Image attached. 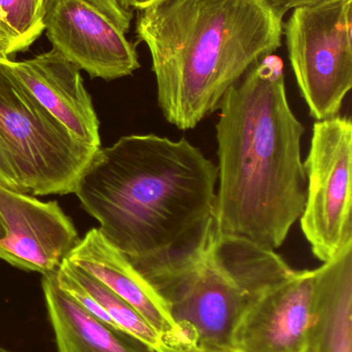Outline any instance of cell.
I'll return each instance as SVG.
<instances>
[{
  "label": "cell",
  "instance_id": "52a82bcc",
  "mask_svg": "<svg viewBox=\"0 0 352 352\" xmlns=\"http://www.w3.org/2000/svg\"><path fill=\"white\" fill-rule=\"evenodd\" d=\"M303 164L307 194L300 223L314 256L326 263L352 243L351 120L316 121Z\"/></svg>",
  "mask_w": 352,
  "mask_h": 352
},
{
  "label": "cell",
  "instance_id": "5bb4252c",
  "mask_svg": "<svg viewBox=\"0 0 352 352\" xmlns=\"http://www.w3.org/2000/svg\"><path fill=\"white\" fill-rule=\"evenodd\" d=\"M41 283L57 352H156L89 314L60 289L55 272L43 275Z\"/></svg>",
  "mask_w": 352,
  "mask_h": 352
},
{
  "label": "cell",
  "instance_id": "2e32d148",
  "mask_svg": "<svg viewBox=\"0 0 352 352\" xmlns=\"http://www.w3.org/2000/svg\"><path fill=\"white\" fill-rule=\"evenodd\" d=\"M45 0H0V59L27 51L45 32Z\"/></svg>",
  "mask_w": 352,
  "mask_h": 352
},
{
  "label": "cell",
  "instance_id": "603a6c76",
  "mask_svg": "<svg viewBox=\"0 0 352 352\" xmlns=\"http://www.w3.org/2000/svg\"><path fill=\"white\" fill-rule=\"evenodd\" d=\"M0 352H16V351H10V349H6V347L1 346V345H0Z\"/></svg>",
  "mask_w": 352,
  "mask_h": 352
},
{
  "label": "cell",
  "instance_id": "ac0fdd59",
  "mask_svg": "<svg viewBox=\"0 0 352 352\" xmlns=\"http://www.w3.org/2000/svg\"><path fill=\"white\" fill-rule=\"evenodd\" d=\"M0 184L17 192H26L14 171L8 148L1 138H0Z\"/></svg>",
  "mask_w": 352,
  "mask_h": 352
},
{
  "label": "cell",
  "instance_id": "e0dca14e",
  "mask_svg": "<svg viewBox=\"0 0 352 352\" xmlns=\"http://www.w3.org/2000/svg\"><path fill=\"white\" fill-rule=\"evenodd\" d=\"M103 12L118 29L123 33L127 32L132 20V10H126L120 4L119 0H87Z\"/></svg>",
  "mask_w": 352,
  "mask_h": 352
},
{
  "label": "cell",
  "instance_id": "ba28073f",
  "mask_svg": "<svg viewBox=\"0 0 352 352\" xmlns=\"http://www.w3.org/2000/svg\"><path fill=\"white\" fill-rule=\"evenodd\" d=\"M45 10L53 50L91 78L117 80L141 67L136 43L87 0H45Z\"/></svg>",
  "mask_w": 352,
  "mask_h": 352
},
{
  "label": "cell",
  "instance_id": "9c48e42d",
  "mask_svg": "<svg viewBox=\"0 0 352 352\" xmlns=\"http://www.w3.org/2000/svg\"><path fill=\"white\" fill-rule=\"evenodd\" d=\"M0 215L6 227L0 260L22 270L56 272L81 240L57 202H41L2 184Z\"/></svg>",
  "mask_w": 352,
  "mask_h": 352
},
{
  "label": "cell",
  "instance_id": "ffe728a7",
  "mask_svg": "<svg viewBox=\"0 0 352 352\" xmlns=\"http://www.w3.org/2000/svg\"><path fill=\"white\" fill-rule=\"evenodd\" d=\"M281 16H284L291 10L306 6V4L314 3L322 0H267Z\"/></svg>",
  "mask_w": 352,
  "mask_h": 352
},
{
  "label": "cell",
  "instance_id": "6da1fadb",
  "mask_svg": "<svg viewBox=\"0 0 352 352\" xmlns=\"http://www.w3.org/2000/svg\"><path fill=\"white\" fill-rule=\"evenodd\" d=\"M218 169L186 138L126 135L99 148L74 188L134 267L192 250L214 223Z\"/></svg>",
  "mask_w": 352,
  "mask_h": 352
},
{
  "label": "cell",
  "instance_id": "30bf717a",
  "mask_svg": "<svg viewBox=\"0 0 352 352\" xmlns=\"http://www.w3.org/2000/svg\"><path fill=\"white\" fill-rule=\"evenodd\" d=\"M318 269L295 270L248 305L236 328V352H304L313 314Z\"/></svg>",
  "mask_w": 352,
  "mask_h": 352
},
{
  "label": "cell",
  "instance_id": "9a60e30c",
  "mask_svg": "<svg viewBox=\"0 0 352 352\" xmlns=\"http://www.w3.org/2000/svg\"><path fill=\"white\" fill-rule=\"evenodd\" d=\"M55 277L60 289L101 322L136 337L155 351L161 344V336L142 316L86 271L65 258Z\"/></svg>",
  "mask_w": 352,
  "mask_h": 352
},
{
  "label": "cell",
  "instance_id": "5b68a950",
  "mask_svg": "<svg viewBox=\"0 0 352 352\" xmlns=\"http://www.w3.org/2000/svg\"><path fill=\"white\" fill-rule=\"evenodd\" d=\"M0 138L25 192L34 196L74 192L99 150L72 135L1 64Z\"/></svg>",
  "mask_w": 352,
  "mask_h": 352
},
{
  "label": "cell",
  "instance_id": "d6986e66",
  "mask_svg": "<svg viewBox=\"0 0 352 352\" xmlns=\"http://www.w3.org/2000/svg\"><path fill=\"white\" fill-rule=\"evenodd\" d=\"M156 352H236L234 351H211L203 349L192 343H165L161 342Z\"/></svg>",
  "mask_w": 352,
  "mask_h": 352
},
{
  "label": "cell",
  "instance_id": "8992f818",
  "mask_svg": "<svg viewBox=\"0 0 352 352\" xmlns=\"http://www.w3.org/2000/svg\"><path fill=\"white\" fill-rule=\"evenodd\" d=\"M282 30L310 115L316 121L337 117L352 88V0L299 6Z\"/></svg>",
  "mask_w": 352,
  "mask_h": 352
},
{
  "label": "cell",
  "instance_id": "44dd1931",
  "mask_svg": "<svg viewBox=\"0 0 352 352\" xmlns=\"http://www.w3.org/2000/svg\"><path fill=\"white\" fill-rule=\"evenodd\" d=\"M161 0H119L120 4L126 10H144Z\"/></svg>",
  "mask_w": 352,
  "mask_h": 352
},
{
  "label": "cell",
  "instance_id": "4fadbf2b",
  "mask_svg": "<svg viewBox=\"0 0 352 352\" xmlns=\"http://www.w3.org/2000/svg\"><path fill=\"white\" fill-rule=\"evenodd\" d=\"M304 352H352V243L318 268Z\"/></svg>",
  "mask_w": 352,
  "mask_h": 352
},
{
  "label": "cell",
  "instance_id": "7c38bea8",
  "mask_svg": "<svg viewBox=\"0 0 352 352\" xmlns=\"http://www.w3.org/2000/svg\"><path fill=\"white\" fill-rule=\"evenodd\" d=\"M66 260L99 279L130 304L156 331L161 342L188 343L156 292L99 229L90 230Z\"/></svg>",
  "mask_w": 352,
  "mask_h": 352
},
{
  "label": "cell",
  "instance_id": "7a4b0ae2",
  "mask_svg": "<svg viewBox=\"0 0 352 352\" xmlns=\"http://www.w3.org/2000/svg\"><path fill=\"white\" fill-rule=\"evenodd\" d=\"M218 109L215 228L276 250L301 217L307 194L305 127L289 105L281 58L260 59Z\"/></svg>",
  "mask_w": 352,
  "mask_h": 352
},
{
  "label": "cell",
  "instance_id": "3957f363",
  "mask_svg": "<svg viewBox=\"0 0 352 352\" xmlns=\"http://www.w3.org/2000/svg\"><path fill=\"white\" fill-rule=\"evenodd\" d=\"M283 18L267 0H161L141 10L136 35L150 52L165 120L186 131L215 113L281 47Z\"/></svg>",
  "mask_w": 352,
  "mask_h": 352
},
{
  "label": "cell",
  "instance_id": "8fae6325",
  "mask_svg": "<svg viewBox=\"0 0 352 352\" xmlns=\"http://www.w3.org/2000/svg\"><path fill=\"white\" fill-rule=\"evenodd\" d=\"M0 64L72 135L101 148L99 122L80 69L52 49L32 59Z\"/></svg>",
  "mask_w": 352,
  "mask_h": 352
},
{
  "label": "cell",
  "instance_id": "277c9868",
  "mask_svg": "<svg viewBox=\"0 0 352 352\" xmlns=\"http://www.w3.org/2000/svg\"><path fill=\"white\" fill-rule=\"evenodd\" d=\"M136 269L188 343L234 351V334L246 308L293 268L275 250L223 235L213 223L192 250Z\"/></svg>",
  "mask_w": 352,
  "mask_h": 352
},
{
  "label": "cell",
  "instance_id": "7402d4cb",
  "mask_svg": "<svg viewBox=\"0 0 352 352\" xmlns=\"http://www.w3.org/2000/svg\"><path fill=\"white\" fill-rule=\"evenodd\" d=\"M6 237V227H4L3 221H2L1 215H0V239Z\"/></svg>",
  "mask_w": 352,
  "mask_h": 352
}]
</instances>
